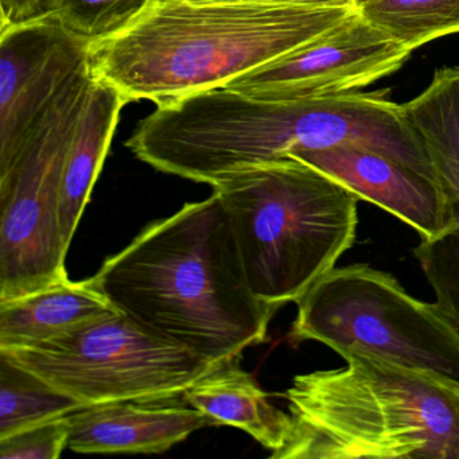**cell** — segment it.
<instances>
[{
  "label": "cell",
  "instance_id": "cell-1",
  "mask_svg": "<svg viewBox=\"0 0 459 459\" xmlns=\"http://www.w3.org/2000/svg\"><path fill=\"white\" fill-rule=\"evenodd\" d=\"M91 279L120 313L216 365L264 342L278 311L252 291L214 192L147 225Z\"/></svg>",
  "mask_w": 459,
  "mask_h": 459
},
{
  "label": "cell",
  "instance_id": "cell-2",
  "mask_svg": "<svg viewBox=\"0 0 459 459\" xmlns=\"http://www.w3.org/2000/svg\"><path fill=\"white\" fill-rule=\"evenodd\" d=\"M354 9L152 0L125 30L91 44V68L127 104L160 106L224 88L321 36Z\"/></svg>",
  "mask_w": 459,
  "mask_h": 459
},
{
  "label": "cell",
  "instance_id": "cell-3",
  "mask_svg": "<svg viewBox=\"0 0 459 459\" xmlns=\"http://www.w3.org/2000/svg\"><path fill=\"white\" fill-rule=\"evenodd\" d=\"M295 376L273 459H459V384L365 353Z\"/></svg>",
  "mask_w": 459,
  "mask_h": 459
},
{
  "label": "cell",
  "instance_id": "cell-4",
  "mask_svg": "<svg viewBox=\"0 0 459 459\" xmlns=\"http://www.w3.org/2000/svg\"><path fill=\"white\" fill-rule=\"evenodd\" d=\"M212 187L252 291L278 310L297 303L356 240L359 198L297 158L243 169Z\"/></svg>",
  "mask_w": 459,
  "mask_h": 459
},
{
  "label": "cell",
  "instance_id": "cell-5",
  "mask_svg": "<svg viewBox=\"0 0 459 459\" xmlns=\"http://www.w3.org/2000/svg\"><path fill=\"white\" fill-rule=\"evenodd\" d=\"M290 342L316 341L459 384V327L368 264L334 267L297 302Z\"/></svg>",
  "mask_w": 459,
  "mask_h": 459
},
{
  "label": "cell",
  "instance_id": "cell-6",
  "mask_svg": "<svg viewBox=\"0 0 459 459\" xmlns=\"http://www.w3.org/2000/svg\"><path fill=\"white\" fill-rule=\"evenodd\" d=\"M0 354L71 394L84 407L182 396L216 367L120 311L53 340Z\"/></svg>",
  "mask_w": 459,
  "mask_h": 459
},
{
  "label": "cell",
  "instance_id": "cell-7",
  "mask_svg": "<svg viewBox=\"0 0 459 459\" xmlns=\"http://www.w3.org/2000/svg\"><path fill=\"white\" fill-rule=\"evenodd\" d=\"M95 76L88 66L0 174V305L68 281L60 227L64 169Z\"/></svg>",
  "mask_w": 459,
  "mask_h": 459
},
{
  "label": "cell",
  "instance_id": "cell-8",
  "mask_svg": "<svg viewBox=\"0 0 459 459\" xmlns=\"http://www.w3.org/2000/svg\"><path fill=\"white\" fill-rule=\"evenodd\" d=\"M410 55L354 9L321 36L224 88L264 100L353 93L399 71Z\"/></svg>",
  "mask_w": 459,
  "mask_h": 459
},
{
  "label": "cell",
  "instance_id": "cell-9",
  "mask_svg": "<svg viewBox=\"0 0 459 459\" xmlns=\"http://www.w3.org/2000/svg\"><path fill=\"white\" fill-rule=\"evenodd\" d=\"M91 66V42L56 15L0 29V174L6 173L72 82Z\"/></svg>",
  "mask_w": 459,
  "mask_h": 459
},
{
  "label": "cell",
  "instance_id": "cell-10",
  "mask_svg": "<svg viewBox=\"0 0 459 459\" xmlns=\"http://www.w3.org/2000/svg\"><path fill=\"white\" fill-rule=\"evenodd\" d=\"M431 157L454 228L415 249L435 303L459 327V66L435 71L429 87L402 104Z\"/></svg>",
  "mask_w": 459,
  "mask_h": 459
},
{
  "label": "cell",
  "instance_id": "cell-11",
  "mask_svg": "<svg viewBox=\"0 0 459 459\" xmlns=\"http://www.w3.org/2000/svg\"><path fill=\"white\" fill-rule=\"evenodd\" d=\"M297 158L410 225L421 241L453 230L445 193L437 178L365 147L299 150Z\"/></svg>",
  "mask_w": 459,
  "mask_h": 459
},
{
  "label": "cell",
  "instance_id": "cell-12",
  "mask_svg": "<svg viewBox=\"0 0 459 459\" xmlns=\"http://www.w3.org/2000/svg\"><path fill=\"white\" fill-rule=\"evenodd\" d=\"M123 400L88 405L69 415L68 448L82 454L165 453L190 434L217 426L186 402Z\"/></svg>",
  "mask_w": 459,
  "mask_h": 459
},
{
  "label": "cell",
  "instance_id": "cell-13",
  "mask_svg": "<svg viewBox=\"0 0 459 459\" xmlns=\"http://www.w3.org/2000/svg\"><path fill=\"white\" fill-rule=\"evenodd\" d=\"M240 357L216 365L192 384L182 397L213 419L217 426L227 424L243 429L275 453L286 443L291 416L270 402V394L240 367Z\"/></svg>",
  "mask_w": 459,
  "mask_h": 459
},
{
  "label": "cell",
  "instance_id": "cell-14",
  "mask_svg": "<svg viewBox=\"0 0 459 459\" xmlns=\"http://www.w3.org/2000/svg\"><path fill=\"white\" fill-rule=\"evenodd\" d=\"M117 313L92 279L55 284L0 305V351L34 346Z\"/></svg>",
  "mask_w": 459,
  "mask_h": 459
},
{
  "label": "cell",
  "instance_id": "cell-15",
  "mask_svg": "<svg viewBox=\"0 0 459 459\" xmlns=\"http://www.w3.org/2000/svg\"><path fill=\"white\" fill-rule=\"evenodd\" d=\"M125 106L127 101L114 85L95 77L64 169L60 227L68 249L106 162Z\"/></svg>",
  "mask_w": 459,
  "mask_h": 459
},
{
  "label": "cell",
  "instance_id": "cell-16",
  "mask_svg": "<svg viewBox=\"0 0 459 459\" xmlns=\"http://www.w3.org/2000/svg\"><path fill=\"white\" fill-rule=\"evenodd\" d=\"M82 408L71 394L0 354V437Z\"/></svg>",
  "mask_w": 459,
  "mask_h": 459
},
{
  "label": "cell",
  "instance_id": "cell-17",
  "mask_svg": "<svg viewBox=\"0 0 459 459\" xmlns=\"http://www.w3.org/2000/svg\"><path fill=\"white\" fill-rule=\"evenodd\" d=\"M357 10L411 52L459 33V0H368Z\"/></svg>",
  "mask_w": 459,
  "mask_h": 459
},
{
  "label": "cell",
  "instance_id": "cell-18",
  "mask_svg": "<svg viewBox=\"0 0 459 459\" xmlns=\"http://www.w3.org/2000/svg\"><path fill=\"white\" fill-rule=\"evenodd\" d=\"M152 0H57L56 17L91 44L125 30Z\"/></svg>",
  "mask_w": 459,
  "mask_h": 459
},
{
  "label": "cell",
  "instance_id": "cell-19",
  "mask_svg": "<svg viewBox=\"0 0 459 459\" xmlns=\"http://www.w3.org/2000/svg\"><path fill=\"white\" fill-rule=\"evenodd\" d=\"M69 415L0 437L2 459H57L68 448Z\"/></svg>",
  "mask_w": 459,
  "mask_h": 459
},
{
  "label": "cell",
  "instance_id": "cell-20",
  "mask_svg": "<svg viewBox=\"0 0 459 459\" xmlns=\"http://www.w3.org/2000/svg\"><path fill=\"white\" fill-rule=\"evenodd\" d=\"M57 0H0V29L39 22L56 15Z\"/></svg>",
  "mask_w": 459,
  "mask_h": 459
},
{
  "label": "cell",
  "instance_id": "cell-21",
  "mask_svg": "<svg viewBox=\"0 0 459 459\" xmlns=\"http://www.w3.org/2000/svg\"><path fill=\"white\" fill-rule=\"evenodd\" d=\"M192 4H275L299 7H356L354 0H189Z\"/></svg>",
  "mask_w": 459,
  "mask_h": 459
},
{
  "label": "cell",
  "instance_id": "cell-22",
  "mask_svg": "<svg viewBox=\"0 0 459 459\" xmlns=\"http://www.w3.org/2000/svg\"><path fill=\"white\" fill-rule=\"evenodd\" d=\"M365 2H368V0H354V6H356V9H359L361 4H364Z\"/></svg>",
  "mask_w": 459,
  "mask_h": 459
}]
</instances>
